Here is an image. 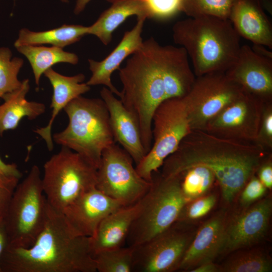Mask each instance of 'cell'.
<instances>
[{"label": "cell", "mask_w": 272, "mask_h": 272, "mask_svg": "<svg viewBox=\"0 0 272 272\" xmlns=\"http://www.w3.org/2000/svg\"><path fill=\"white\" fill-rule=\"evenodd\" d=\"M88 26L80 25H63L53 29L33 32L27 29H21L14 43L16 48L22 45H36L43 44L63 48L79 41L88 35Z\"/></svg>", "instance_id": "cell-25"}, {"label": "cell", "mask_w": 272, "mask_h": 272, "mask_svg": "<svg viewBox=\"0 0 272 272\" xmlns=\"http://www.w3.org/2000/svg\"><path fill=\"white\" fill-rule=\"evenodd\" d=\"M8 243V235L3 218H0V258ZM0 272H2L0 265Z\"/></svg>", "instance_id": "cell-39"}, {"label": "cell", "mask_w": 272, "mask_h": 272, "mask_svg": "<svg viewBox=\"0 0 272 272\" xmlns=\"http://www.w3.org/2000/svg\"><path fill=\"white\" fill-rule=\"evenodd\" d=\"M242 90L263 102L272 98V59L256 54L248 45L241 46L234 63L225 72Z\"/></svg>", "instance_id": "cell-14"}, {"label": "cell", "mask_w": 272, "mask_h": 272, "mask_svg": "<svg viewBox=\"0 0 272 272\" xmlns=\"http://www.w3.org/2000/svg\"><path fill=\"white\" fill-rule=\"evenodd\" d=\"M20 178L0 173V218H4Z\"/></svg>", "instance_id": "cell-35"}, {"label": "cell", "mask_w": 272, "mask_h": 272, "mask_svg": "<svg viewBox=\"0 0 272 272\" xmlns=\"http://www.w3.org/2000/svg\"><path fill=\"white\" fill-rule=\"evenodd\" d=\"M193 201L189 205H185L178 221H182L185 219L194 220L203 217L214 207L216 197L213 194L209 195L201 196Z\"/></svg>", "instance_id": "cell-32"}, {"label": "cell", "mask_w": 272, "mask_h": 272, "mask_svg": "<svg viewBox=\"0 0 272 272\" xmlns=\"http://www.w3.org/2000/svg\"><path fill=\"white\" fill-rule=\"evenodd\" d=\"M12 53L7 47L0 48V98L21 87L22 82L18 79L23 60L19 57L11 59Z\"/></svg>", "instance_id": "cell-31"}, {"label": "cell", "mask_w": 272, "mask_h": 272, "mask_svg": "<svg viewBox=\"0 0 272 272\" xmlns=\"http://www.w3.org/2000/svg\"><path fill=\"white\" fill-rule=\"evenodd\" d=\"M152 124L151 148L135 167L139 175L150 182L153 173L191 130L182 97L169 98L161 102L154 113Z\"/></svg>", "instance_id": "cell-9"}, {"label": "cell", "mask_w": 272, "mask_h": 272, "mask_svg": "<svg viewBox=\"0 0 272 272\" xmlns=\"http://www.w3.org/2000/svg\"><path fill=\"white\" fill-rule=\"evenodd\" d=\"M265 103L243 91L208 123L203 130L226 139L254 143Z\"/></svg>", "instance_id": "cell-13"}, {"label": "cell", "mask_w": 272, "mask_h": 272, "mask_svg": "<svg viewBox=\"0 0 272 272\" xmlns=\"http://www.w3.org/2000/svg\"><path fill=\"white\" fill-rule=\"evenodd\" d=\"M252 50L256 54L263 57L272 59V52L267 47L258 44H253L250 46Z\"/></svg>", "instance_id": "cell-40"}, {"label": "cell", "mask_w": 272, "mask_h": 272, "mask_svg": "<svg viewBox=\"0 0 272 272\" xmlns=\"http://www.w3.org/2000/svg\"><path fill=\"white\" fill-rule=\"evenodd\" d=\"M243 188L240 199L244 205H249L260 198L265 194L267 189L259 179L254 175Z\"/></svg>", "instance_id": "cell-36"}, {"label": "cell", "mask_w": 272, "mask_h": 272, "mask_svg": "<svg viewBox=\"0 0 272 272\" xmlns=\"http://www.w3.org/2000/svg\"><path fill=\"white\" fill-rule=\"evenodd\" d=\"M225 72H213L195 78L182 97L192 130H204L208 123L243 92Z\"/></svg>", "instance_id": "cell-11"}, {"label": "cell", "mask_w": 272, "mask_h": 272, "mask_svg": "<svg viewBox=\"0 0 272 272\" xmlns=\"http://www.w3.org/2000/svg\"><path fill=\"white\" fill-rule=\"evenodd\" d=\"M235 0H182L181 12L189 17L211 16L229 19Z\"/></svg>", "instance_id": "cell-30"}, {"label": "cell", "mask_w": 272, "mask_h": 272, "mask_svg": "<svg viewBox=\"0 0 272 272\" xmlns=\"http://www.w3.org/2000/svg\"><path fill=\"white\" fill-rule=\"evenodd\" d=\"M258 176L261 183L268 189L272 187V164L270 161L260 165L258 169Z\"/></svg>", "instance_id": "cell-37"}, {"label": "cell", "mask_w": 272, "mask_h": 272, "mask_svg": "<svg viewBox=\"0 0 272 272\" xmlns=\"http://www.w3.org/2000/svg\"><path fill=\"white\" fill-rule=\"evenodd\" d=\"M179 176L182 191L187 203L203 196L216 179L213 172L202 166L192 167Z\"/></svg>", "instance_id": "cell-27"}, {"label": "cell", "mask_w": 272, "mask_h": 272, "mask_svg": "<svg viewBox=\"0 0 272 272\" xmlns=\"http://www.w3.org/2000/svg\"><path fill=\"white\" fill-rule=\"evenodd\" d=\"M0 173L21 178L22 174L15 163H5L0 158Z\"/></svg>", "instance_id": "cell-38"}, {"label": "cell", "mask_w": 272, "mask_h": 272, "mask_svg": "<svg viewBox=\"0 0 272 272\" xmlns=\"http://www.w3.org/2000/svg\"><path fill=\"white\" fill-rule=\"evenodd\" d=\"M266 150L272 148L271 103L264 104L257 138L254 142Z\"/></svg>", "instance_id": "cell-34"}, {"label": "cell", "mask_w": 272, "mask_h": 272, "mask_svg": "<svg viewBox=\"0 0 272 272\" xmlns=\"http://www.w3.org/2000/svg\"><path fill=\"white\" fill-rule=\"evenodd\" d=\"M180 222L133 248L132 272H169L178 269L190 243Z\"/></svg>", "instance_id": "cell-12"}, {"label": "cell", "mask_w": 272, "mask_h": 272, "mask_svg": "<svg viewBox=\"0 0 272 272\" xmlns=\"http://www.w3.org/2000/svg\"><path fill=\"white\" fill-rule=\"evenodd\" d=\"M266 152L254 142L192 130L165 160L161 174L174 177L193 166L206 167L214 174L224 199L231 202L257 171Z\"/></svg>", "instance_id": "cell-1"}, {"label": "cell", "mask_w": 272, "mask_h": 272, "mask_svg": "<svg viewBox=\"0 0 272 272\" xmlns=\"http://www.w3.org/2000/svg\"><path fill=\"white\" fill-rule=\"evenodd\" d=\"M44 74L49 80L53 88L50 104L52 113L47 125L37 128L34 131L45 141L47 149L51 151L53 149L51 129L56 116L71 101L89 91L90 86L83 83L85 78L83 74L65 76L58 73L51 67L46 70Z\"/></svg>", "instance_id": "cell-21"}, {"label": "cell", "mask_w": 272, "mask_h": 272, "mask_svg": "<svg viewBox=\"0 0 272 272\" xmlns=\"http://www.w3.org/2000/svg\"><path fill=\"white\" fill-rule=\"evenodd\" d=\"M48 203L44 194L39 168L34 165L17 185L4 217L9 245L29 248L46 222Z\"/></svg>", "instance_id": "cell-7"}, {"label": "cell", "mask_w": 272, "mask_h": 272, "mask_svg": "<svg viewBox=\"0 0 272 272\" xmlns=\"http://www.w3.org/2000/svg\"><path fill=\"white\" fill-rule=\"evenodd\" d=\"M123 206L95 187L74 200L61 213L75 235L91 237L108 215Z\"/></svg>", "instance_id": "cell-15"}, {"label": "cell", "mask_w": 272, "mask_h": 272, "mask_svg": "<svg viewBox=\"0 0 272 272\" xmlns=\"http://www.w3.org/2000/svg\"><path fill=\"white\" fill-rule=\"evenodd\" d=\"M97 271L132 272L133 248L122 246L101 250L93 254Z\"/></svg>", "instance_id": "cell-28"}, {"label": "cell", "mask_w": 272, "mask_h": 272, "mask_svg": "<svg viewBox=\"0 0 272 272\" xmlns=\"http://www.w3.org/2000/svg\"><path fill=\"white\" fill-rule=\"evenodd\" d=\"M100 93L109 112L115 142L120 145L137 165L147 154L137 122L120 100L109 89L104 87Z\"/></svg>", "instance_id": "cell-17"}, {"label": "cell", "mask_w": 272, "mask_h": 272, "mask_svg": "<svg viewBox=\"0 0 272 272\" xmlns=\"http://www.w3.org/2000/svg\"><path fill=\"white\" fill-rule=\"evenodd\" d=\"M272 211L270 198H264L225 225L222 252L254 244L264 237Z\"/></svg>", "instance_id": "cell-16"}, {"label": "cell", "mask_w": 272, "mask_h": 272, "mask_svg": "<svg viewBox=\"0 0 272 272\" xmlns=\"http://www.w3.org/2000/svg\"><path fill=\"white\" fill-rule=\"evenodd\" d=\"M226 222L221 216L213 217L199 228L190 242L178 269L188 270L206 262H212L222 253Z\"/></svg>", "instance_id": "cell-20"}, {"label": "cell", "mask_w": 272, "mask_h": 272, "mask_svg": "<svg viewBox=\"0 0 272 272\" xmlns=\"http://www.w3.org/2000/svg\"><path fill=\"white\" fill-rule=\"evenodd\" d=\"M16 48L29 60L35 83L38 86L41 75L54 64L62 62L76 64L79 61V57L76 54L65 51L62 48L55 46L29 45L20 46Z\"/></svg>", "instance_id": "cell-26"}, {"label": "cell", "mask_w": 272, "mask_h": 272, "mask_svg": "<svg viewBox=\"0 0 272 272\" xmlns=\"http://www.w3.org/2000/svg\"><path fill=\"white\" fill-rule=\"evenodd\" d=\"M172 36L190 57L197 77L225 72L236 60L241 47L240 36L230 21L211 16L177 22Z\"/></svg>", "instance_id": "cell-4"}, {"label": "cell", "mask_w": 272, "mask_h": 272, "mask_svg": "<svg viewBox=\"0 0 272 272\" xmlns=\"http://www.w3.org/2000/svg\"><path fill=\"white\" fill-rule=\"evenodd\" d=\"M229 20L240 37L271 49L272 26L260 0H235Z\"/></svg>", "instance_id": "cell-19"}, {"label": "cell", "mask_w": 272, "mask_h": 272, "mask_svg": "<svg viewBox=\"0 0 272 272\" xmlns=\"http://www.w3.org/2000/svg\"><path fill=\"white\" fill-rule=\"evenodd\" d=\"M63 110L69 118L68 125L54 133L53 140L78 153L97 169L103 151L115 143L105 103L102 98L81 95Z\"/></svg>", "instance_id": "cell-5"}, {"label": "cell", "mask_w": 272, "mask_h": 272, "mask_svg": "<svg viewBox=\"0 0 272 272\" xmlns=\"http://www.w3.org/2000/svg\"><path fill=\"white\" fill-rule=\"evenodd\" d=\"M147 19L137 18V23L130 30L124 32L122 39L113 51L101 61L88 59L92 75L86 84L91 86L102 85L114 95L120 96V91L113 85L111 76L120 69L123 60L136 51L143 42L142 33Z\"/></svg>", "instance_id": "cell-18"}, {"label": "cell", "mask_w": 272, "mask_h": 272, "mask_svg": "<svg viewBox=\"0 0 272 272\" xmlns=\"http://www.w3.org/2000/svg\"><path fill=\"white\" fill-rule=\"evenodd\" d=\"M219 268L213 261L202 263L191 269L190 272H216Z\"/></svg>", "instance_id": "cell-41"}, {"label": "cell", "mask_w": 272, "mask_h": 272, "mask_svg": "<svg viewBox=\"0 0 272 272\" xmlns=\"http://www.w3.org/2000/svg\"><path fill=\"white\" fill-rule=\"evenodd\" d=\"M61 1L63 2H67L68 0H61Z\"/></svg>", "instance_id": "cell-43"}, {"label": "cell", "mask_w": 272, "mask_h": 272, "mask_svg": "<svg viewBox=\"0 0 272 272\" xmlns=\"http://www.w3.org/2000/svg\"><path fill=\"white\" fill-rule=\"evenodd\" d=\"M140 207L127 236V246L133 247L164 232L175 223L187 203L179 176L153 175L151 185L139 200Z\"/></svg>", "instance_id": "cell-6"}, {"label": "cell", "mask_w": 272, "mask_h": 272, "mask_svg": "<svg viewBox=\"0 0 272 272\" xmlns=\"http://www.w3.org/2000/svg\"><path fill=\"white\" fill-rule=\"evenodd\" d=\"M139 200L123 206L108 215L100 223L94 235L89 237L93 254L105 249L123 246L138 212Z\"/></svg>", "instance_id": "cell-22"}, {"label": "cell", "mask_w": 272, "mask_h": 272, "mask_svg": "<svg viewBox=\"0 0 272 272\" xmlns=\"http://www.w3.org/2000/svg\"><path fill=\"white\" fill-rule=\"evenodd\" d=\"M97 168L78 153L61 146L44 165L42 183L48 204L63 210L85 192L96 187Z\"/></svg>", "instance_id": "cell-8"}, {"label": "cell", "mask_w": 272, "mask_h": 272, "mask_svg": "<svg viewBox=\"0 0 272 272\" xmlns=\"http://www.w3.org/2000/svg\"><path fill=\"white\" fill-rule=\"evenodd\" d=\"M112 4L88 26V35L96 36L105 45L111 42L114 31L128 17L137 16V18L153 19L149 6L142 0H119Z\"/></svg>", "instance_id": "cell-23"}, {"label": "cell", "mask_w": 272, "mask_h": 272, "mask_svg": "<svg viewBox=\"0 0 272 272\" xmlns=\"http://www.w3.org/2000/svg\"><path fill=\"white\" fill-rule=\"evenodd\" d=\"M185 53L180 46L162 45L151 37L118 70L122 85L119 97L138 123L147 154L153 143L154 113L166 99L170 75Z\"/></svg>", "instance_id": "cell-2"}, {"label": "cell", "mask_w": 272, "mask_h": 272, "mask_svg": "<svg viewBox=\"0 0 272 272\" xmlns=\"http://www.w3.org/2000/svg\"><path fill=\"white\" fill-rule=\"evenodd\" d=\"M91 0H77L74 9V13L76 15L79 14L86 7V5Z\"/></svg>", "instance_id": "cell-42"}, {"label": "cell", "mask_w": 272, "mask_h": 272, "mask_svg": "<svg viewBox=\"0 0 272 272\" xmlns=\"http://www.w3.org/2000/svg\"><path fill=\"white\" fill-rule=\"evenodd\" d=\"M29 89V80L25 79L20 88L2 96L4 102L0 105V137L5 131L16 129L24 117L33 120L45 111L43 103L26 99Z\"/></svg>", "instance_id": "cell-24"}, {"label": "cell", "mask_w": 272, "mask_h": 272, "mask_svg": "<svg viewBox=\"0 0 272 272\" xmlns=\"http://www.w3.org/2000/svg\"><path fill=\"white\" fill-rule=\"evenodd\" d=\"M113 3L119 0H106ZM146 2L151 11L153 19H168L181 12L182 0H142Z\"/></svg>", "instance_id": "cell-33"}, {"label": "cell", "mask_w": 272, "mask_h": 272, "mask_svg": "<svg viewBox=\"0 0 272 272\" xmlns=\"http://www.w3.org/2000/svg\"><path fill=\"white\" fill-rule=\"evenodd\" d=\"M2 272H96L89 237L75 235L62 214L49 204L44 226L29 248L7 244Z\"/></svg>", "instance_id": "cell-3"}, {"label": "cell", "mask_w": 272, "mask_h": 272, "mask_svg": "<svg viewBox=\"0 0 272 272\" xmlns=\"http://www.w3.org/2000/svg\"><path fill=\"white\" fill-rule=\"evenodd\" d=\"M272 269L269 258L261 252L246 251L228 260L220 271L226 272H269Z\"/></svg>", "instance_id": "cell-29"}, {"label": "cell", "mask_w": 272, "mask_h": 272, "mask_svg": "<svg viewBox=\"0 0 272 272\" xmlns=\"http://www.w3.org/2000/svg\"><path fill=\"white\" fill-rule=\"evenodd\" d=\"M133 162L130 156L116 143L107 147L97 169L96 188L124 206L138 202L152 182L139 175Z\"/></svg>", "instance_id": "cell-10"}]
</instances>
